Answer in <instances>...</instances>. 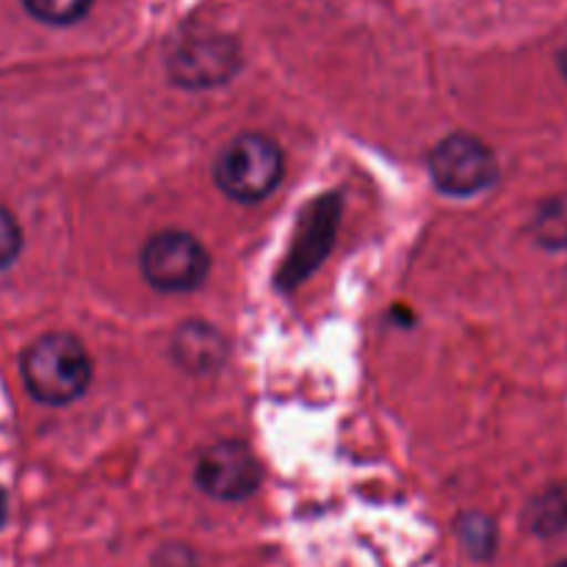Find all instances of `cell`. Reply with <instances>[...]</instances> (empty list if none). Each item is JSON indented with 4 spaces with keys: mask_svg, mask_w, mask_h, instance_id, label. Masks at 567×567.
<instances>
[{
    "mask_svg": "<svg viewBox=\"0 0 567 567\" xmlns=\"http://www.w3.org/2000/svg\"><path fill=\"white\" fill-rule=\"evenodd\" d=\"M526 526L537 537H559L567 532V491L548 487L532 498L526 509Z\"/></svg>",
    "mask_w": 567,
    "mask_h": 567,
    "instance_id": "ba28073f",
    "label": "cell"
},
{
    "mask_svg": "<svg viewBox=\"0 0 567 567\" xmlns=\"http://www.w3.org/2000/svg\"><path fill=\"white\" fill-rule=\"evenodd\" d=\"M543 241H551L554 247L567 244V210L559 208V205L554 214L543 216Z\"/></svg>",
    "mask_w": 567,
    "mask_h": 567,
    "instance_id": "7c38bea8",
    "label": "cell"
},
{
    "mask_svg": "<svg viewBox=\"0 0 567 567\" xmlns=\"http://www.w3.org/2000/svg\"><path fill=\"white\" fill-rule=\"evenodd\" d=\"M28 393L42 404H70L92 382V358L75 336L50 332L37 338L20 360Z\"/></svg>",
    "mask_w": 567,
    "mask_h": 567,
    "instance_id": "6da1fadb",
    "label": "cell"
},
{
    "mask_svg": "<svg viewBox=\"0 0 567 567\" xmlns=\"http://www.w3.org/2000/svg\"><path fill=\"white\" fill-rule=\"evenodd\" d=\"M142 271L158 291H192L203 286L210 271V255L194 236L164 230L150 238L142 249Z\"/></svg>",
    "mask_w": 567,
    "mask_h": 567,
    "instance_id": "3957f363",
    "label": "cell"
},
{
    "mask_svg": "<svg viewBox=\"0 0 567 567\" xmlns=\"http://www.w3.org/2000/svg\"><path fill=\"white\" fill-rule=\"evenodd\" d=\"M559 70H563V75L567 78V44H565V48L563 50H559Z\"/></svg>",
    "mask_w": 567,
    "mask_h": 567,
    "instance_id": "5bb4252c",
    "label": "cell"
},
{
    "mask_svg": "<svg viewBox=\"0 0 567 567\" xmlns=\"http://www.w3.org/2000/svg\"><path fill=\"white\" fill-rule=\"evenodd\" d=\"M282 150L275 138L241 133L221 147L214 164V181L230 199L258 203L282 181Z\"/></svg>",
    "mask_w": 567,
    "mask_h": 567,
    "instance_id": "7a4b0ae2",
    "label": "cell"
},
{
    "mask_svg": "<svg viewBox=\"0 0 567 567\" xmlns=\"http://www.w3.org/2000/svg\"><path fill=\"white\" fill-rule=\"evenodd\" d=\"M430 172L441 192L452 197H474L496 183L498 164L485 142L468 133H452L432 150Z\"/></svg>",
    "mask_w": 567,
    "mask_h": 567,
    "instance_id": "277c9868",
    "label": "cell"
},
{
    "mask_svg": "<svg viewBox=\"0 0 567 567\" xmlns=\"http://www.w3.org/2000/svg\"><path fill=\"white\" fill-rule=\"evenodd\" d=\"M22 249V230L14 216L0 205V269L11 266Z\"/></svg>",
    "mask_w": 567,
    "mask_h": 567,
    "instance_id": "8fae6325",
    "label": "cell"
},
{
    "mask_svg": "<svg viewBox=\"0 0 567 567\" xmlns=\"http://www.w3.org/2000/svg\"><path fill=\"white\" fill-rule=\"evenodd\" d=\"M338 216H341V199L332 197V194L316 199L308 210H302L291 252H288L286 266L280 271V286H299L327 258L332 236H336Z\"/></svg>",
    "mask_w": 567,
    "mask_h": 567,
    "instance_id": "8992f818",
    "label": "cell"
},
{
    "mask_svg": "<svg viewBox=\"0 0 567 567\" xmlns=\"http://www.w3.org/2000/svg\"><path fill=\"white\" fill-rule=\"evenodd\" d=\"M6 515H9V498H6V493L0 491V526L6 524Z\"/></svg>",
    "mask_w": 567,
    "mask_h": 567,
    "instance_id": "4fadbf2b",
    "label": "cell"
},
{
    "mask_svg": "<svg viewBox=\"0 0 567 567\" xmlns=\"http://www.w3.org/2000/svg\"><path fill=\"white\" fill-rule=\"evenodd\" d=\"M197 485L219 502H244L260 487V463L241 441H221L197 460Z\"/></svg>",
    "mask_w": 567,
    "mask_h": 567,
    "instance_id": "5b68a950",
    "label": "cell"
},
{
    "mask_svg": "<svg viewBox=\"0 0 567 567\" xmlns=\"http://www.w3.org/2000/svg\"><path fill=\"white\" fill-rule=\"evenodd\" d=\"M551 567H567V559H563V563H557V565H551Z\"/></svg>",
    "mask_w": 567,
    "mask_h": 567,
    "instance_id": "9a60e30c",
    "label": "cell"
},
{
    "mask_svg": "<svg viewBox=\"0 0 567 567\" xmlns=\"http://www.w3.org/2000/svg\"><path fill=\"white\" fill-rule=\"evenodd\" d=\"M238 70V48L225 37H186L169 53V75L181 86H221Z\"/></svg>",
    "mask_w": 567,
    "mask_h": 567,
    "instance_id": "52a82bcc",
    "label": "cell"
},
{
    "mask_svg": "<svg viewBox=\"0 0 567 567\" xmlns=\"http://www.w3.org/2000/svg\"><path fill=\"white\" fill-rule=\"evenodd\" d=\"M28 14L48 25H72L89 11L92 0H22Z\"/></svg>",
    "mask_w": 567,
    "mask_h": 567,
    "instance_id": "30bf717a",
    "label": "cell"
},
{
    "mask_svg": "<svg viewBox=\"0 0 567 567\" xmlns=\"http://www.w3.org/2000/svg\"><path fill=\"white\" fill-rule=\"evenodd\" d=\"M177 360H181L186 369L203 371L210 369L216 363L225 347L219 343V336L214 330H208L205 324H186V330L177 336Z\"/></svg>",
    "mask_w": 567,
    "mask_h": 567,
    "instance_id": "9c48e42d",
    "label": "cell"
}]
</instances>
